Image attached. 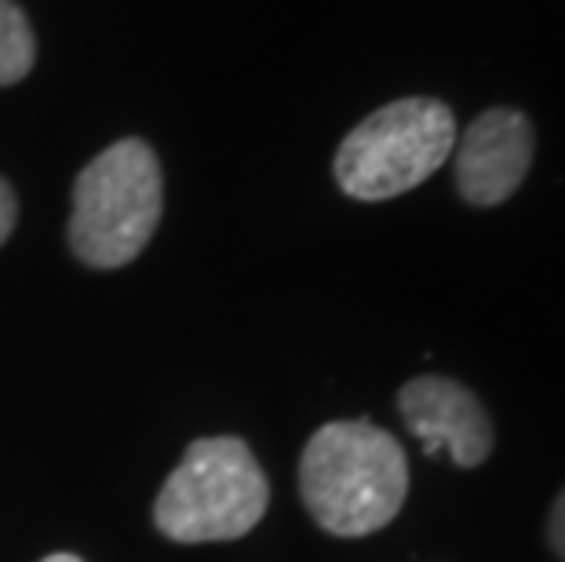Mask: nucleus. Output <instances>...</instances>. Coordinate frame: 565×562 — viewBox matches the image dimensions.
Instances as JSON below:
<instances>
[{"label": "nucleus", "instance_id": "obj_8", "mask_svg": "<svg viewBox=\"0 0 565 562\" xmlns=\"http://www.w3.org/2000/svg\"><path fill=\"white\" fill-rule=\"evenodd\" d=\"M15 220H19L15 190L8 187V179H0V245H4L11 237V231H15Z\"/></svg>", "mask_w": 565, "mask_h": 562}, {"label": "nucleus", "instance_id": "obj_1", "mask_svg": "<svg viewBox=\"0 0 565 562\" xmlns=\"http://www.w3.org/2000/svg\"><path fill=\"white\" fill-rule=\"evenodd\" d=\"M299 494L324 533L369 537L383 530L408 497L402 442L369 421L318 427L299 457Z\"/></svg>", "mask_w": 565, "mask_h": 562}, {"label": "nucleus", "instance_id": "obj_6", "mask_svg": "<svg viewBox=\"0 0 565 562\" xmlns=\"http://www.w3.org/2000/svg\"><path fill=\"white\" fill-rule=\"evenodd\" d=\"M533 125L519 110L497 106L475 117L456 147V187L467 205H503L533 165Z\"/></svg>", "mask_w": 565, "mask_h": 562}, {"label": "nucleus", "instance_id": "obj_7", "mask_svg": "<svg viewBox=\"0 0 565 562\" xmlns=\"http://www.w3.org/2000/svg\"><path fill=\"white\" fill-rule=\"evenodd\" d=\"M38 41H33L30 19L15 0H0V88L19 85L33 70Z\"/></svg>", "mask_w": 565, "mask_h": 562}, {"label": "nucleus", "instance_id": "obj_9", "mask_svg": "<svg viewBox=\"0 0 565 562\" xmlns=\"http://www.w3.org/2000/svg\"><path fill=\"white\" fill-rule=\"evenodd\" d=\"M547 537H551V548H555V555H558V559H565V489L558 494L555 508H551Z\"/></svg>", "mask_w": 565, "mask_h": 562}, {"label": "nucleus", "instance_id": "obj_10", "mask_svg": "<svg viewBox=\"0 0 565 562\" xmlns=\"http://www.w3.org/2000/svg\"><path fill=\"white\" fill-rule=\"evenodd\" d=\"M41 562H84V559L70 555V552H58V555H47V559H41Z\"/></svg>", "mask_w": 565, "mask_h": 562}, {"label": "nucleus", "instance_id": "obj_5", "mask_svg": "<svg viewBox=\"0 0 565 562\" xmlns=\"http://www.w3.org/2000/svg\"><path fill=\"white\" fill-rule=\"evenodd\" d=\"M398 410L408 432L424 442V453L449 449L456 468H478L492 453L489 410L482 399L449 377H416L398 391Z\"/></svg>", "mask_w": 565, "mask_h": 562}, {"label": "nucleus", "instance_id": "obj_3", "mask_svg": "<svg viewBox=\"0 0 565 562\" xmlns=\"http://www.w3.org/2000/svg\"><path fill=\"white\" fill-rule=\"evenodd\" d=\"M267 505V475L242 438H198L164 478L153 500V522L179 544L237 541L256 530Z\"/></svg>", "mask_w": 565, "mask_h": 562}, {"label": "nucleus", "instance_id": "obj_2", "mask_svg": "<svg viewBox=\"0 0 565 562\" xmlns=\"http://www.w3.org/2000/svg\"><path fill=\"white\" fill-rule=\"evenodd\" d=\"M161 161L142 139L106 147L74 183L70 248L84 267L117 271L150 245L161 223Z\"/></svg>", "mask_w": 565, "mask_h": 562}, {"label": "nucleus", "instance_id": "obj_4", "mask_svg": "<svg viewBox=\"0 0 565 562\" xmlns=\"http://www.w3.org/2000/svg\"><path fill=\"white\" fill-rule=\"evenodd\" d=\"M456 147V117L445 103L413 95L369 114L335 150V183L347 198L387 201L427 183Z\"/></svg>", "mask_w": 565, "mask_h": 562}]
</instances>
